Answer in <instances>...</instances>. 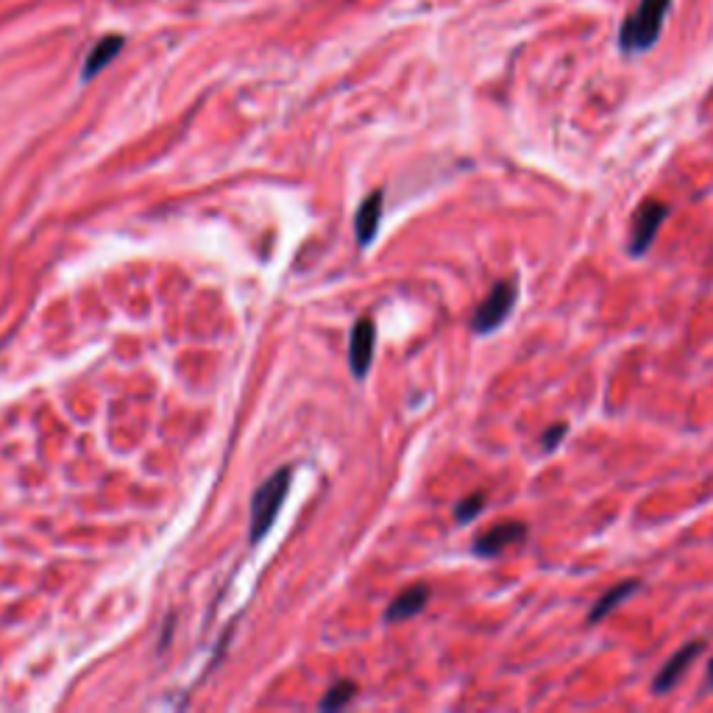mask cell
Here are the masks:
<instances>
[{
    "mask_svg": "<svg viewBox=\"0 0 713 713\" xmlns=\"http://www.w3.org/2000/svg\"><path fill=\"white\" fill-rule=\"evenodd\" d=\"M524 535H527V524L524 521H499V524H493L485 532H480L471 549L480 558H499L505 549H510L513 544H521Z\"/></svg>",
    "mask_w": 713,
    "mask_h": 713,
    "instance_id": "obj_5",
    "label": "cell"
},
{
    "mask_svg": "<svg viewBox=\"0 0 713 713\" xmlns=\"http://www.w3.org/2000/svg\"><path fill=\"white\" fill-rule=\"evenodd\" d=\"M354 694H357V686L351 683V680H340V683H335V686L326 691V697L321 700V711H338V708H343L346 702L354 700Z\"/></svg>",
    "mask_w": 713,
    "mask_h": 713,
    "instance_id": "obj_12",
    "label": "cell"
},
{
    "mask_svg": "<svg viewBox=\"0 0 713 713\" xmlns=\"http://www.w3.org/2000/svg\"><path fill=\"white\" fill-rule=\"evenodd\" d=\"M429 602V585L418 583L410 585L407 591H402L399 597L390 602V608L385 610V622H404V619H413L415 613L427 608Z\"/></svg>",
    "mask_w": 713,
    "mask_h": 713,
    "instance_id": "obj_8",
    "label": "cell"
},
{
    "mask_svg": "<svg viewBox=\"0 0 713 713\" xmlns=\"http://www.w3.org/2000/svg\"><path fill=\"white\" fill-rule=\"evenodd\" d=\"M374 349H376V324L374 318H360L354 329H351L349 340V363L351 371L357 379H363L368 374V368L374 363Z\"/></svg>",
    "mask_w": 713,
    "mask_h": 713,
    "instance_id": "obj_6",
    "label": "cell"
},
{
    "mask_svg": "<svg viewBox=\"0 0 713 713\" xmlns=\"http://www.w3.org/2000/svg\"><path fill=\"white\" fill-rule=\"evenodd\" d=\"M379 221H382V190H374V193L365 198L360 209H357V218H354V229H357V243L360 246H368L371 240L379 232Z\"/></svg>",
    "mask_w": 713,
    "mask_h": 713,
    "instance_id": "obj_9",
    "label": "cell"
},
{
    "mask_svg": "<svg viewBox=\"0 0 713 713\" xmlns=\"http://www.w3.org/2000/svg\"><path fill=\"white\" fill-rule=\"evenodd\" d=\"M516 299H519V282L516 279H502L491 287V293L485 296L474 318H471V332L477 335H488L493 329L505 324L507 315L513 312L516 307Z\"/></svg>",
    "mask_w": 713,
    "mask_h": 713,
    "instance_id": "obj_3",
    "label": "cell"
},
{
    "mask_svg": "<svg viewBox=\"0 0 713 713\" xmlns=\"http://www.w3.org/2000/svg\"><path fill=\"white\" fill-rule=\"evenodd\" d=\"M290 480H293L290 468H279V471H273L271 477L257 488L254 499H251V527H248L251 544L262 541L273 527V521H276L279 510L285 505L287 491H290Z\"/></svg>",
    "mask_w": 713,
    "mask_h": 713,
    "instance_id": "obj_2",
    "label": "cell"
},
{
    "mask_svg": "<svg viewBox=\"0 0 713 713\" xmlns=\"http://www.w3.org/2000/svg\"><path fill=\"white\" fill-rule=\"evenodd\" d=\"M485 502H488V499H485V493H471V496H466L460 505L454 507V519L460 521V524H468V521L480 516Z\"/></svg>",
    "mask_w": 713,
    "mask_h": 713,
    "instance_id": "obj_13",
    "label": "cell"
},
{
    "mask_svg": "<svg viewBox=\"0 0 713 713\" xmlns=\"http://www.w3.org/2000/svg\"><path fill=\"white\" fill-rule=\"evenodd\" d=\"M708 680H711V686H713V661H711V666H708Z\"/></svg>",
    "mask_w": 713,
    "mask_h": 713,
    "instance_id": "obj_15",
    "label": "cell"
},
{
    "mask_svg": "<svg viewBox=\"0 0 713 713\" xmlns=\"http://www.w3.org/2000/svg\"><path fill=\"white\" fill-rule=\"evenodd\" d=\"M123 48V37H104L90 53H87V62H84V78L90 81L92 76H98L106 65H112L117 53Z\"/></svg>",
    "mask_w": 713,
    "mask_h": 713,
    "instance_id": "obj_11",
    "label": "cell"
},
{
    "mask_svg": "<svg viewBox=\"0 0 713 713\" xmlns=\"http://www.w3.org/2000/svg\"><path fill=\"white\" fill-rule=\"evenodd\" d=\"M666 215H669V207L661 204V201H652V198L638 207V212L633 215V226H630V240H627L633 257H641V254H647L649 248H652L655 237L661 232L663 221H666Z\"/></svg>",
    "mask_w": 713,
    "mask_h": 713,
    "instance_id": "obj_4",
    "label": "cell"
},
{
    "mask_svg": "<svg viewBox=\"0 0 713 713\" xmlns=\"http://www.w3.org/2000/svg\"><path fill=\"white\" fill-rule=\"evenodd\" d=\"M669 6H672V0H638L633 14L622 23L619 48L624 53L649 51L658 42V37H661Z\"/></svg>",
    "mask_w": 713,
    "mask_h": 713,
    "instance_id": "obj_1",
    "label": "cell"
},
{
    "mask_svg": "<svg viewBox=\"0 0 713 713\" xmlns=\"http://www.w3.org/2000/svg\"><path fill=\"white\" fill-rule=\"evenodd\" d=\"M566 432H569V424H566V421L552 424V427L541 435V449H544V452H555V449L560 446V441L566 438Z\"/></svg>",
    "mask_w": 713,
    "mask_h": 713,
    "instance_id": "obj_14",
    "label": "cell"
},
{
    "mask_svg": "<svg viewBox=\"0 0 713 713\" xmlns=\"http://www.w3.org/2000/svg\"><path fill=\"white\" fill-rule=\"evenodd\" d=\"M702 649H705V641H691V644H686V647L677 649L675 655L663 663V669L658 672V677H655V683H652L655 694H666V691H672V688L680 683V677L686 675V669H691V663L700 658Z\"/></svg>",
    "mask_w": 713,
    "mask_h": 713,
    "instance_id": "obj_7",
    "label": "cell"
},
{
    "mask_svg": "<svg viewBox=\"0 0 713 713\" xmlns=\"http://www.w3.org/2000/svg\"><path fill=\"white\" fill-rule=\"evenodd\" d=\"M636 591H641V583H638V580H624V583L613 585L608 594H605V597H599L597 605L591 608V613H588V624L602 622L605 616H610L613 610L622 605L624 599H630L633 594H636Z\"/></svg>",
    "mask_w": 713,
    "mask_h": 713,
    "instance_id": "obj_10",
    "label": "cell"
}]
</instances>
